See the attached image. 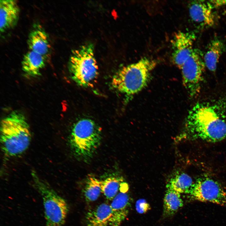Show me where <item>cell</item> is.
<instances>
[{"mask_svg":"<svg viewBox=\"0 0 226 226\" xmlns=\"http://www.w3.org/2000/svg\"><path fill=\"white\" fill-rule=\"evenodd\" d=\"M223 43L218 39L212 40L209 43L204 55L205 66L210 71H215L221 56L224 50Z\"/></svg>","mask_w":226,"mask_h":226,"instance_id":"2e32d148","label":"cell"},{"mask_svg":"<svg viewBox=\"0 0 226 226\" xmlns=\"http://www.w3.org/2000/svg\"><path fill=\"white\" fill-rule=\"evenodd\" d=\"M123 180L116 177H110L101 181V192L109 200H113L118 194Z\"/></svg>","mask_w":226,"mask_h":226,"instance_id":"d6986e66","label":"cell"},{"mask_svg":"<svg viewBox=\"0 0 226 226\" xmlns=\"http://www.w3.org/2000/svg\"><path fill=\"white\" fill-rule=\"evenodd\" d=\"M83 192L87 202L96 201L101 192V181L93 176H89L87 179Z\"/></svg>","mask_w":226,"mask_h":226,"instance_id":"ffe728a7","label":"cell"},{"mask_svg":"<svg viewBox=\"0 0 226 226\" xmlns=\"http://www.w3.org/2000/svg\"><path fill=\"white\" fill-rule=\"evenodd\" d=\"M136 209L139 213L142 214L146 213L150 210V204L144 199H140L136 203Z\"/></svg>","mask_w":226,"mask_h":226,"instance_id":"44dd1931","label":"cell"},{"mask_svg":"<svg viewBox=\"0 0 226 226\" xmlns=\"http://www.w3.org/2000/svg\"><path fill=\"white\" fill-rule=\"evenodd\" d=\"M183 204L180 193L170 189L167 188L164 199V215L165 216L173 215L183 206Z\"/></svg>","mask_w":226,"mask_h":226,"instance_id":"e0dca14e","label":"cell"},{"mask_svg":"<svg viewBox=\"0 0 226 226\" xmlns=\"http://www.w3.org/2000/svg\"><path fill=\"white\" fill-rule=\"evenodd\" d=\"M112 200L110 205L112 215L109 226H120L129 212L130 197L126 192L121 191Z\"/></svg>","mask_w":226,"mask_h":226,"instance_id":"7c38bea8","label":"cell"},{"mask_svg":"<svg viewBox=\"0 0 226 226\" xmlns=\"http://www.w3.org/2000/svg\"><path fill=\"white\" fill-rule=\"evenodd\" d=\"M214 9L209 1L195 0L190 3L189 12L194 22L203 27H210L215 22Z\"/></svg>","mask_w":226,"mask_h":226,"instance_id":"30bf717a","label":"cell"},{"mask_svg":"<svg viewBox=\"0 0 226 226\" xmlns=\"http://www.w3.org/2000/svg\"><path fill=\"white\" fill-rule=\"evenodd\" d=\"M196 35L193 33L182 31L176 33L172 40V60L179 68L190 56L194 49Z\"/></svg>","mask_w":226,"mask_h":226,"instance_id":"9c48e42d","label":"cell"},{"mask_svg":"<svg viewBox=\"0 0 226 226\" xmlns=\"http://www.w3.org/2000/svg\"><path fill=\"white\" fill-rule=\"evenodd\" d=\"M94 50L92 44H86L73 51L70 58L72 78L80 86H90L97 76L98 67Z\"/></svg>","mask_w":226,"mask_h":226,"instance_id":"8992f818","label":"cell"},{"mask_svg":"<svg viewBox=\"0 0 226 226\" xmlns=\"http://www.w3.org/2000/svg\"><path fill=\"white\" fill-rule=\"evenodd\" d=\"M0 131L2 148L6 156H19L29 146L31 139L29 126L20 112L13 111L4 118L1 122Z\"/></svg>","mask_w":226,"mask_h":226,"instance_id":"7a4b0ae2","label":"cell"},{"mask_svg":"<svg viewBox=\"0 0 226 226\" xmlns=\"http://www.w3.org/2000/svg\"><path fill=\"white\" fill-rule=\"evenodd\" d=\"M19 8L17 1H0V30L1 32L13 27L17 24Z\"/></svg>","mask_w":226,"mask_h":226,"instance_id":"8fae6325","label":"cell"},{"mask_svg":"<svg viewBox=\"0 0 226 226\" xmlns=\"http://www.w3.org/2000/svg\"><path fill=\"white\" fill-rule=\"evenodd\" d=\"M194 184L192 178L185 173L177 174L171 178L166 185L170 189L180 193H189Z\"/></svg>","mask_w":226,"mask_h":226,"instance_id":"ac0fdd59","label":"cell"},{"mask_svg":"<svg viewBox=\"0 0 226 226\" xmlns=\"http://www.w3.org/2000/svg\"><path fill=\"white\" fill-rule=\"evenodd\" d=\"M31 174L33 186L43 199L46 226H62L68 212L67 202L35 171Z\"/></svg>","mask_w":226,"mask_h":226,"instance_id":"277c9868","label":"cell"},{"mask_svg":"<svg viewBox=\"0 0 226 226\" xmlns=\"http://www.w3.org/2000/svg\"><path fill=\"white\" fill-rule=\"evenodd\" d=\"M205 66L202 53L194 49L180 68L184 85L191 97L196 96L199 92Z\"/></svg>","mask_w":226,"mask_h":226,"instance_id":"52a82bcc","label":"cell"},{"mask_svg":"<svg viewBox=\"0 0 226 226\" xmlns=\"http://www.w3.org/2000/svg\"><path fill=\"white\" fill-rule=\"evenodd\" d=\"M100 128L91 119H83L73 125L70 138L71 147L75 154L83 158L91 156L100 145Z\"/></svg>","mask_w":226,"mask_h":226,"instance_id":"5b68a950","label":"cell"},{"mask_svg":"<svg viewBox=\"0 0 226 226\" xmlns=\"http://www.w3.org/2000/svg\"><path fill=\"white\" fill-rule=\"evenodd\" d=\"M213 8H214L222 6H226V0H210Z\"/></svg>","mask_w":226,"mask_h":226,"instance_id":"7402d4cb","label":"cell"},{"mask_svg":"<svg viewBox=\"0 0 226 226\" xmlns=\"http://www.w3.org/2000/svg\"><path fill=\"white\" fill-rule=\"evenodd\" d=\"M186 126L193 138L217 142L226 137V121L216 107L198 103L189 112Z\"/></svg>","mask_w":226,"mask_h":226,"instance_id":"6da1fadb","label":"cell"},{"mask_svg":"<svg viewBox=\"0 0 226 226\" xmlns=\"http://www.w3.org/2000/svg\"><path fill=\"white\" fill-rule=\"evenodd\" d=\"M45 56L33 51H29L24 56L22 62V69L28 75L35 77L40 74L45 66Z\"/></svg>","mask_w":226,"mask_h":226,"instance_id":"9a60e30c","label":"cell"},{"mask_svg":"<svg viewBox=\"0 0 226 226\" xmlns=\"http://www.w3.org/2000/svg\"><path fill=\"white\" fill-rule=\"evenodd\" d=\"M111 215L110 205L103 203L88 212L86 224L87 226H109Z\"/></svg>","mask_w":226,"mask_h":226,"instance_id":"4fadbf2b","label":"cell"},{"mask_svg":"<svg viewBox=\"0 0 226 226\" xmlns=\"http://www.w3.org/2000/svg\"><path fill=\"white\" fill-rule=\"evenodd\" d=\"M156 65L155 61L145 57L124 67L113 76L111 86L126 96H132L147 86Z\"/></svg>","mask_w":226,"mask_h":226,"instance_id":"3957f363","label":"cell"},{"mask_svg":"<svg viewBox=\"0 0 226 226\" xmlns=\"http://www.w3.org/2000/svg\"><path fill=\"white\" fill-rule=\"evenodd\" d=\"M225 206H226V204H225Z\"/></svg>","mask_w":226,"mask_h":226,"instance_id":"603a6c76","label":"cell"},{"mask_svg":"<svg viewBox=\"0 0 226 226\" xmlns=\"http://www.w3.org/2000/svg\"><path fill=\"white\" fill-rule=\"evenodd\" d=\"M30 50L45 56L49 52L50 44L47 35L43 29L37 28L30 33L28 39Z\"/></svg>","mask_w":226,"mask_h":226,"instance_id":"5bb4252c","label":"cell"},{"mask_svg":"<svg viewBox=\"0 0 226 226\" xmlns=\"http://www.w3.org/2000/svg\"><path fill=\"white\" fill-rule=\"evenodd\" d=\"M199 201L210 202L222 205L226 203V187L208 178L198 179L192 185L189 193Z\"/></svg>","mask_w":226,"mask_h":226,"instance_id":"ba28073f","label":"cell"}]
</instances>
